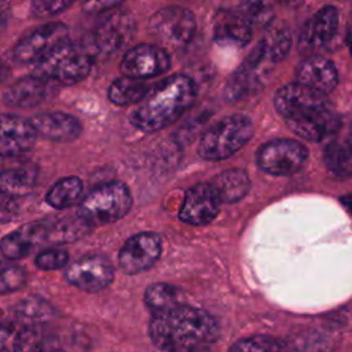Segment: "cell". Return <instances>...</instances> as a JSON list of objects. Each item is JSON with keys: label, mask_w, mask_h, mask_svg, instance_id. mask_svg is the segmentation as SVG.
Listing matches in <instances>:
<instances>
[{"label": "cell", "mask_w": 352, "mask_h": 352, "mask_svg": "<svg viewBox=\"0 0 352 352\" xmlns=\"http://www.w3.org/2000/svg\"><path fill=\"white\" fill-rule=\"evenodd\" d=\"M219 334V323L209 312L182 302L153 312L148 324L153 344L172 352L205 349L216 342Z\"/></svg>", "instance_id": "6da1fadb"}, {"label": "cell", "mask_w": 352, "mask_h": 352, "mask_svg": "<svg viewBox=\"0 0 352 352\" xmlns=\"http://www.w3.org/2000/svg\"><path fill=\"white\" fill-rule=\"evenodd\" d=\"M275 109L300 138L320 142L340 125L326 95L301 82L286 84L275 94Z\"/></svg>", "instance_id": "7a4b0ae2"}, {"label": "cell", "mask_w": 352, "mask_h": 352, "mask_svg": "<svg viewBox=\"0 0 352 352\" xmlns=\"http://www.w3.org/2000/svg\"><path fill=\"white\" fill-rule=\"evenodd\" d=\"M197 88L184 74H173L150 85L129 113V122L142 132H157L175 122L194 102Z\"/></svg>", "instance_id": "3957f363"}, {"label": "cell", "mask_w": 352, "mask_h": 352, "mask_svg": "<svg viewBox=\"0 0 352 352\" xmlns=\"http://www.w3.org/2000/svg\"><path fill=\"white\" fill-rule=\"evenodd\" d=\"M133 204L129 187L111 180L92 187L77 204V216L92 227L104 226L121 220Z\"/></svg>", "instance_id": "277c9868"}, {"label": "cell", "mask_w": 352, "mask_h": 352, "mask_svg": "<svg viewBox=\"0 0 352 352\" xmlns=\"http://www.w3.org/2000/svg\"><path fill=\"white\" fill-rule=\"evenodd\" d=\"M33 65V74L58 85H74L88 77L94 66V56L85 47L67 38Z\"/></svg>", "instance_id": "5b68a950"}, {"label": "cell", "mask_w": 352, "mask_h": 352, "mask_svg": "<svg viewBox=\"0 0 352 352\" xmlns=\"http://www.w3.org/2000/svg\"><path fill=\"white\" fill-rule=\"evenodd\" d=\"M252 135V120L245 114H231L204 133L198 144V154L208 161L226 160L242 148Z\"/></svg>", "instance_id": "8992f818"}, {"label": "cell", "mask_w": 352, "mask_h": 352, "mask_svg": "<svg viewBox=\"0 0 352 352\" xmlns=\"http://www.w3.org/2000/svg\"><path fill=\"white\" fill-rule=\"evenodd\" d=\"M92 32L95 50L103 55H111L124 48L136 30L132 14L124 8H111L102 14Z\"/></svg>", "instance_id": "52a82bcc"}, {"label": "cell", "mask_w": 352, "mask_h": 352, "mask_svg": "<svg viewBox=\"0 0 352 352\" xmlns=\"http://www.w3.org/2000/svg\"><path fill=\"white\" fill-rule=\"evenodd\" d=\"M194 14L180 6H169L157 11L150 19V30L166 47L180 50L195 33Z\"/></svg>", "instance_id": "ba28073f"}, {"label": "cell", "mask_w": 352, "mask_h": 352, "mask_svg": "<svg viewBox=\"0 0 352 352\" xmlns=\"http://www.w3.org/2000/svg\"><path fill=\"white\" fill-rule=\"evenodd\" d=\"M307 157L308 150L302 143L293 139H275L257 150L256 164L265 173L287 176L297 172Z\"/></svg>", "instance_id": "9c48e42d"}, {"label": "cell", "mask_w": 352, "mask_h": 352, "mask_svg": "<svg viewBox=\"0 0 352 352\" xmlns=\"http://www.w3.org/2000/svg\"><path fill=\"white\" fill-rule=\"evenodd\" d=\"M63 275L72 286L87 293H98L113 283L116 272L106 256L92 253L67 264Z\"/></svg>", "instance_id": "30bf717a"}, {"label": "cell", "mask_w": 352, "mask_h": 352, "mask_svg": "<svg viewBox=\"0 0 352 352\" xmlns=\"http://www.w3.org/2000/svg\"><path fill=\"white\" fill-rule=\"evenodd\" d=\"M69 38V28L62 22H48L28 36L22 37L11 50V58L16 63H36L58 44Z\"/></svg>", "instance_id": "8fae6325"}, {"label": "cell", "mask_w": 352, "mask_h": 352, "mask_svg": "<svg viewBox=\"0 0 352 352\" xmlns=\"http://www.w3.org/2000/svg\"><path fill=\"white\" fill-rule=\"evenodd\" d=\"M161 256V238L155 232H138L129 236L118 252V267L126 275L151 268Z\"/></svg>", "instance_id": "7c38bea8"}, {"label": "cell", "mask_w": 352, "mask_h": 352, "mask_svg": "<svg viewBox=\"0 0 352 352\" xmlns=\"http://www.w3.org/2000/svg\"><path fill=\"white\" fill-rule=\"evenodd\" d=\"M170 66V58L165 48L155 44H138L129 48L120 63L122 76L147 80L164 74Z\"/></svg>", "instance_id": "4fadbf2b"}, {"label": "cell", "mask_w": 352, "mask_h": 352, "mask_svg": "<svg viewBox=\"0 0 352 352\" xmlns=\"http://www.w3.org/2000/svg\"><path fill=\"white\" fill-rule=\"evenodd\" d=\"M220 205L221 201L212 183H198L186 191L179 217L191 226H205L216 219Z\"/></svg>", "instance_id": "5bb4252c"}, {"label": "cell", "mask_w": 352, "mask_h": 352, "mask_svg": "<svg viewBox=\"0 0 352 352\" xmlns=\"http://www.w3.org/2000/svg\"><path fill=\"white\" fill-rule=\"evenodd\" d=\"M38 136L29 118L0 113V157H18L30 151Z\"/></svg>", "instance_id": "9a60e30c"}, {"label": "cell", "mask_w": 352, "mask_h": 352, "mask_svg": "<svg viewBox=\"0 0 352 352\" xmlns=\"http://www.w3.org/2000/svg\"><path fill=\"white\" fill-rule=\"evenodd\" d=\"M59 85L37 74L26 76L11 84L3 94V102L14 109H30L44 103Z\"/></svg>", "instance_id": "2e32d148"}, {"label": "cell", "mask_w": 352, "mask_h": 352, "mask_svg": "<svg viewBox=\"0 0 352 352\" xmlns=\"http://www.w3.org/2000/svg\"><path fill=\"white\" fill-rule=\"evenodd\" d=\"M41 245H48L47 220L23 224L4 235L0 239V252L7 260L16 261L28 257Z\"/></svg>", "instance_id": "e0dca14e"}, {"label": "cell", "mask_w": 352, "mask_h": 352, "mask_svg": "<svg viewBox=\"0 0 352 352\" xmlns=\"http://www.w3.org/2000/svg\"><path fill=\"white\" fill-rule=\"evenodd\" d=\"M37 136L56 143H69L82 133L81 121L65 111H44L29 118Z\"/></svg>", "instance_id": "ac0fdd59"}, {"label": "cell", "mask_w": 352, "mask_h": 352, "mask_svg": "<svg viewBox=\"0 0 352 352\" xmlns=\"http://www.w3.org/2000/svg\"><path fill=\"white\" fill-rule=\"evenodd\" d=\"M253 25L241 11L223 10L214 18L213 37L220 45L241 48L252 38Z\"/></svg>", "instance_id": "d6986e66"}, {"label": "cell", "mask_w": 352, "mask_h": 352, "mask_svg": "<svg viewBox=\"0 0 352 352\" xmlns=\"http://www.w3.org/2000/svg\"><path fill=\"white\" fill-rule=\"evenodd\" d=\"M297 82H301L324 95L330 94L338 84V74L334 63L324 58L312 55L304 59L296 72Z\"/></svg>", "instance_id": "ffe728a7"}, {"label": "cell", "mask_w": 352, "mask_h": 352, "mask_svg": "<svg viewBox=\"0 0 352 352\" xmlns=\"http://www.w3.org/2000/svg\"><path fill=\"white\" fill-rule=\"evenodd\" d=\"M338 12L334 7L326 6L315 12L302 26L300 33V47L304 50H318L326 45L336 33Z\"/></svg>", "instance_id": "44dd1931"}, {"label": "cell", "mask_w": 352, "mask_h": 352, "mask_svg": "<svg viewBox=\"0 0 352 352\" xmlns=\"http://www.w3.org/2000/svg\"><path fill=\"white\" fill-rule=\"evenodd\" d=\"M38 170L33 165L10 168L0 172V194L8 198L29 195L37 184Z\"/></svg>", "instance_id": "7402d4cb"}, {"label": "cell", "mask_w": 352, "mask_h": 352, "mask_svg": "<svg viewBox=\"0 0 352 352\" xmlns=\"http://www.w3.org/2000/svg\"><path fill=\"white\" fill-rule=\"evenodd\" d=\"M48 245H65L84 239L91 234L92 226L77 214L74 217H58L47 220Z\"/></svg>", "instance_id": "603a6c76"}, {"label": "cell", "mask_w": 352, "mask_h": 352, "mask_svg": "<svg viewBox=\"0 0 352 352\" xmlns=\"http://www.w3.org/2000/svg\"><path fill=\"white\" fill-rule=\"evenodd\" d=\"M221 204H234L242 199L249 188L250 180L243 169H228L219 173L212 182Z\"/></svg>", "instance_id": "cb8c5ba5"}, {"label": "cell", "mask_w": 352, "mask_h": 352, "mask_svg": "<svg viewBox=\"0 0 352 352\" xmlns=\"http://www.w3.org/2000/svg\"><path fill=\"white\" fill-rule=\"evenodd\" d=\"M84 195V182L76 176H66L56 180L45 194V202L54 209H67L80 202Z\"/></svg>", "instance_id": "d4e9b609"}, {"label": "cell", "mask_w": 352, "mask_h": 352, "mask_svg": "<svg viewBox=\"0 0 352 352\" xmlns=\"http://www.w3.org/2000/svg\"><path fill=\"white\" fill-rule=\"evenodd\" d=\"M150 85L140 78L128 76L118 77L111 81L107 88V99L116 106L136 104L148 91Z\"/></svg>", "instance_id": "484cf974"}, {"label": "cell", "mask_w": 352, "mask_h": 352, "mask_svg": "<svg viewBox=\"0 0 352 352\" xmlns=\"http://www.w3.org/2000/svg\"><path fill=\"white\" fill-rule=\"evenodd\" d=\"M327 169L338 177H352V143L333 140L324 148L323 155Z\"/></svg>", "instance_id": "4316f807"}, {"label": "cell", "mask_w": 352, "mask_h": 352, "mask_svg": "<svg viewBox=\"0 0 352 352\" xmlns=\"http://www.w3.org/2000/svg\"><path fill=\"white\" fill-rule=\"evenodd\" d=\"M59 348L58 338L38 326H29L16 333L12 344L14 351H52Z\"/></svg>", "instance_id": "83f0119b"}, {"label": "cell", "mask_w": 352, "mask_h": 352, "mask_svg": "<svg viewBox=\"0 0 352 352\" xmlns=\"http://www.w3.org/2000/svg\"><path fill=\"white\" fill-rule=\"evenodd\" d=\"M14 312L18 320L22 322L25 327L40 326L55 315L54 307H51L47 301L38 297H28L19 301L14 307Z\"/></svg>", "instance_id": "f1b7e54d"}, {"label": "cell", "mask_w": 352, "mask_h": 352, "mask_svg": "<svg viewBox=\"0 0 352 352\" xmlns=\"http://www.w3.org/2000/svg\"><path fill=\"white\" fill-rule=\"evenodd\" d=\"M182 292L168 283H153L144 292V304L151 312L170 308L180 302Z\"/></svg>", "instance_id": "f546056e"}, {"label": "cell", "mask_w": 352, "mask_h": 352, "mask_svg": "<svg viewBox=\"0 0 352 352\" xmlns=\"http://www.w3.org/2000/svg\"><path fill=\"white\" fill-rule=\"evenodd\" d=\"M290 34L286 29H272L260 43L258 47L264 55V58L270 63H275L282 60L290 48Z\"/></svg>", "instance_id": "4dcf8cb0"}, {"label": "cell", "mask_w": 352, "mask_h": 352, "mask_svg": "<svg viewBox=\"0 0 352 352\" xmlns=\"http://www.w3.org/2000/svg\"><path fill=\"white\" fill-rule=\"evenodd\" d=\"M28 282V271L12 263L0 261V296L11 294L25 287Z\"/></svg>", "instance_id": "1f68e13d"}, {"label": "cell", "mask_w": 352, "mask_h": 352, "mask_svg": "<svg viewBox=\"0 0 352 352\" xmlns=\"http://www.w3.org/2000/svg\"><path fill=\"white\" fill-rule=\"evenodd\" d=\"M285 344L278 338L270 336H253L235 342L230 349L238 352H261V351H280L285 349Z\"/></svg>", "instance_id": "d6a6232c"}, {"label": "cell", "mask_w": 352, "mask_h": 352, "mask_svg": "<svg viewBox=\"0 0 352 352\" xmlns=\"http://www.w3.org/2000/svg\"><path fill=\"white\" fill-rule=\"evenodd\" d=\"M241 12L252 25H265L272 16V4L270 0H243Z\"/></svg>", "instance_id": "836d02e7"}, {"label": "cell", "mask_w": 352, "mask_h": 352, "mask_svg": "<svg viewBox=\"0 0 352 352\" xmlns=\"http://www.w3.org/2000/svg\"><path fill=\"white\" fill-rule=\"evenodd\" d=\"M69 264V252L62 248H50L34 257V265L41 271H55Z\"/></svg>", "instance_id": "e575fe53"}, {"label": "cell", "mask_w": 352, "mask_h": 352, "mask_svg": "<svg viewBox=\"0 0 352 352\" xmlns=\"http://www.w3.org/2000/svg\"><path fill=\"white\" fill-rule=\"evenodd\" d=\"M76 0H32L30 12L36 18H50L62 14Z\"/></svg>", "instance_id": "d590c367"}, {"label": "cell", "mask_w": 352, "mask_h": 352, "mask_svg": "<svg viewBox=\"0 0 352 352\" xmlns=\"http://www.w3.org/2000/svg\"><path fill=\"white\" fill-rule=\"evenodd\" d=\"M125 0H82L81 8L85 14H102L107 10L116 8L122 4Z\"/></svg>", "instance_id": "8d00e7d4"}, {"label": "cell", "mask_w": 352, "mask_h": 352, "mask_svg": "<svg viewBox=\"0 0 352 352\" xmlns=\"http://www.w3.org/2000/svg\"><path fill=\"white\" fill-rule=\"evenodd\" d=\"M15 334L12 329L4 324H0V349H12Z\"/></svg>", "instance_id": "74e56055"}, {"label": "cell", "mask_w": 352, "mask_h": 352, "mask_svg": "<svg viewBox=\"0 0 352 352\" xmlns=\"http://www.w3.org/2000/svg\"><path fill=\"white\" fill-rule=\"evenodd\" d=\"M10 0H0V29L4 28L7 18H8V11H10Z\"/></svg>", "instance_id": "f35d334b"}, {"label": "cell", "mask_w": 352, "mask_h": 352, "mask_svg": "<svg viewBox=\"0 0 352 352\" xmlns=\"http://www.w3.org/2000/svg\"><path fill=\"white\" fill-rule=\"evenodd\" d=\"M10 74H11L10 66H8L7 63H4V62L0 60V85L10 77Z\"/></svg>", "instance_id": "ab89813d"}, {"label": "cell", "mask_w": 352, "mask_h": 352, "mask_svg": "<svg viewBox=\"0 0 352 352\" xmlns=\"http://www.w3.org/2000/svg\"><path fill=\"white\" fill-rule=\"evenodd\" d=\"M340 201H341L342 206L346 209V212H348V213L351 214V217H352V194L342 195V197L340 198Z\"/></svg>", "instance_id": "60d3db41"}, {"label": "cell", "mask_w": 352, "mask_h": 352, "mask_svg": "<svg viewBox=\"0 0 352 352\" xmlns=\"http://www.w3.org/2000/svg\"><path fill=\"white\" fill-rule=\"evenodd\" d=\"M280 4L287 6V7H297L298 4H301L304 0H278Z\"/></svg>", "instance_id": "b9f144b4"}]
</instances>
